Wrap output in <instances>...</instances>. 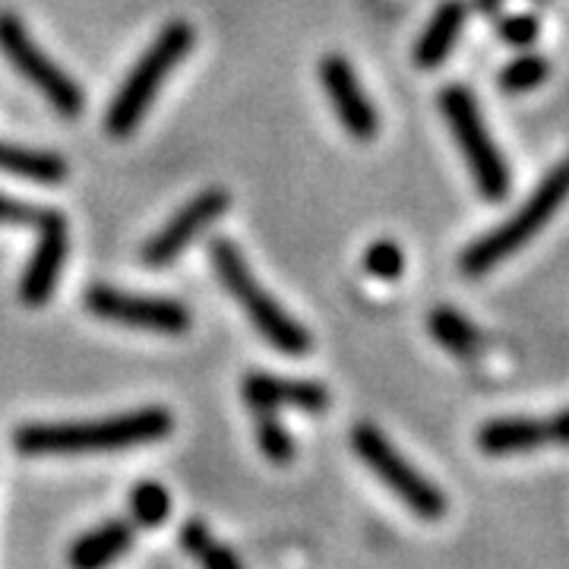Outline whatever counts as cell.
<instances>
[{
  "label": "cell",
  "instance_id": "obj_8",
  "mask_svg": "<svg viewBox=\"0 0 569 569\" xmlns=\"http://www.w3.org/2000/svg\"><path fill=\"white\" fill-rule=\"evenodd\" d=\"M82 305L92 317L108 323L162 332V336H181L190 329V310L171 298H149V295H130L111 284H92L82 295Z\"/></svg>",
  "mask_w": 569,
  "mask_h": 569
},
{
  "label": "cell",
  "instance_id": "obj_24",
  "mask_svg": "<svg viewBox=\"0 0 569 569\" xmlns=\"http://www.w3.org/2000/svg\"><path fill=\"white\" fill-rule=\"evenodd\" d=\"M41 212L44 209H36V206L20 203V200L0 193V224H39Z\"/></svg>",
  "mask_w": 569,
  "mask_h": 569
},
{
  "label": "cell",
  "instance_id": "obj_15",
  "mask_svg": "<svg viewBox=\"0 0 569 569\" xmlns=\"http://www.w3.org/2000/svg\"><path fill=\"white\" fill-rule=\"evenodd\" d=\"M130 545H133V526L123 519H111V522L77 538L70 545L67 563L70 569H104L111 567L121 553H127Z\"/></svg>",
  "mask_w": 569,
  "mask_h": 569
},
{
  "label": "cell",
  "instance_id": "obj_21",
  "mask_svg": "<svg viewBox=\"0 0 569 569\" xmlns=\"http://www.w3.org/2000/svg\"><path fill=\"white\" fill-rule=\"evenodd\" d=\"M257 443L263 449V456L276 466H284L295 459V440L284 430V425L276 415H260L257 418Z\"/></svg>",
  "mask_w": 569,
  "mask_h": 569
},
{
  "label": "cell",
  "instance_id": "obj_3",
  "mask_svg": "<svg viewBox=\"0 0 569 569\" xmlns=\"http://www.w3.org/2000/svg\"><path fill=\"white\" fill-rule=\"evenodd\" d=\"M209 257H212V269H216L224 291L238 301V307L247 313V320L257 326V332L269 346L282 355H307L310 351V332L282 305H276L269 298V291L257 282V276L250 272V266H247L238 247L219 238L209 247Z\"/></svg>",
  "mask_w": 569,
  "mask_h": 569
},
{
  "label": "cell",
  "instance_id": "obj_25",
  "mask_svg": "<svg viewBox=\"0 0 569 569\" xmlns=\"http://www.w3.org/2000/svg\"><path fill=\"white\" fill-rule=\"evenodd\" d=\"M545 430H548V443H553V447H569V408L550 415Z\"/></svg>",
  "mask_w": 569,
  "mask_h": 569
},
{
  "label": "cell",
  "instance_id": "obj_14",
  "mask_svg": "<svg viewBox=\"0 0 569 569\" xmlns=\"http://www.w3.org/2000/svg\"><path fill=\"white\" fill-rule=\"evenodd\" d=\"M468 7L462 0H447L437 7V13L430 17L425 26L421 39L415 44V63L421 70H433L447 61L449 51L456 48V41L462 36V26H466Z\"/></svg>",
  "mask_w": 569,
  "mask_h": 569
},
{
  "label": "cell",
  "instance_id": "obj_16",
  "mask_svg": "<svg viewBox=\"0 0 569 569\" xmlns=\"http://www.w3.org/2000/svg\"><path fill=\"white\" fill-rule=\"evenodd\" d=\"M0 171L36 183H61L70 168H67V159L58 156V152H44V149H29V146L0 140Z\"/></svg>",
  "mask_w": 569,
  "mask_h": 569
},
{
  "label": "cell",
  "instance_id": "obj_1",
  "mask_svg": "<svg viewBox=\"0 0 569 569\" xmlns=\"http://www.w3.org/2000/svg\"><path fill=\"white\" fill-rule=\"evenodd\" d=\"M174 430L168 408L149 406L111 415L102 421L77 425H26L13 443L22 456H86V452H121V449L156 443Z\"/></svg>",
  "mask_w": 569,
  "mask_h": 569
},
{
  "label": "cell",
  "instance_id": "obj_20",
  "mask_svg": "<svg viewBox=\"0 0 569 569\" xmlns=\"http://www.w3.org/2000/svg\"><path fill=\"white\" fill-rule=\"evenodd\" d=\"M130 512H133L137 526L159 529V526H164L168 512H171V497H168V490H164L159 481H142V485L133 488Z\"/></svg>",
  "mask_w": 569,
  "mask_h": 569
},
{
  "label": "cell",
  "instance_id": "obj_2",
  "mask_svg": "<svg viewBox=\"0 0 569 569\" xmlns=\"http://www.w3.org/2000/svg\"><path fill=\"white\" fill-rule=\"evenodd\" d=\"M569 200V156L567 162H560L553 171L545 174V181L531 190V197L519 206L507 222L497 224L493 231H488L485 238H478L475 244H468L459 257L462 272L478 279L488 276L490 269L503 263L507 257H512L516 250L529 244L531 238L548 228V222L563 209Z\"/></svg>",
  "mask_w": 569,
  "mask_h": 569
},
{
  "label": "cell",
  "instance_id": "obj_9",
  "mask_svg": "<svg viewBox=\"0 0 569 569\" xmlns=\"http://www.w3.org/2000/svg\"><path fill=\"white\" fill-rule=\"evenodd\" d=\"M231 197L224 193L222 187H209L203 193H197L187 206H181L168 222L142 244V263L152 266V269H162V266L174 263L187 247L193 244V238L206 231L209 224L216 222L219 216L228 212Z\"/></svg>",
  "mask_w": 569,
  "mask_h": 569
},
{
  "label": "cell",
  "instance_id": "obj_4",
  "mask_svg": "<svg viewBox=\"0 0 569 569\" xmlns=\"http://www.w3.org/2000/svg\"><path fill=\"white\" fill-rule=\"evenodd\" d=\"M190 48H193V29L183 20L168 22L162 32H159V39L146 48V54L127 73V80L121 82L118 96L108 104L104 130L114 140L130 137L140 127L146 111H149V104L156 102L162 82L168 80V73L190 54Z\"/></svg>",
  "mask_w": 569,
  "mask_h": 569
},
{
  "label": "cell",
  "instance_id": "obj_13",
  "mask_svg": "<svg viewBox=\"0 0 569 569\" xmlns=\"http://www.w3.org/2000/svg\"><path fill=\"white\" fill-rule=\"evenodd\" d=\"M475 440H478V449L485 456H522V452H535V449L545 447L548 430L535 418L512 415V418H490V421H485L478 427Z\"/></svg>",
  "mask_w": 569,
  "mask_h": 569
},
{
  "label": "cell",
  "instance_id": "obj_5",
  "mask_svg": "<svg viewBox=\"0 0 569 569\" xmlns=\"http://www.w3.org/2000/svg\"><path fill=\"white\" fill-rule=\"evenodd\" d=\"M440 111L447 118L452 137L459 142L462 156H466L468 171L475 178L478 193L497 203L503 200L509 190V164L503 152L497 149V142L490 137L488 123L481 118V108L475 102V96L466 86L449 82L440 89Z\"/></svg>",
  "mask_w": 569,
  "mask_h": 569
},
{
  "label": "cell",
  "instance_id": "obj_11",
  "mask_svg": "<svg viewBox=\"0 0 569 569\" xmlns=\"http://www.w3.org/2000/svg\"><path fill=\"white\" fill-rule=\"evenodd\" d=\"M39 244H36V253L26 266L20 282V298L22 305L41 307L51 301L54 288H58V279L63 272V260H67V241H70V231H67V219L61 212H41L39 219Z\"/></svg>",
  "mask_w": 569,
  "mask_h": 569
},
{
  "label": "cell",
  "instance_id": "obj_17",
  "mask_svg": "<svg viewBox=\"0 0 569 569\" xmlns=\"http://www.w3.org/2000/svg\"><path fill=\"white\" fill-rule=\"evenodd\" d=\"M427 329L437 339V346H443L456 358H475L481 351V332L456 307H437V310H430Z\"/></svg>",
  "mask_w": 569,
  "mask_h": 569
},
{
  "label": "cell",
  "instance_id": "obj_10",
  "mask_svg": "<svg viewBox=\"0 0 569 569\" xmlns=\"http://www.w3.org/2000/svg\"><path fill=\"white\" fill-rule=\"evenodd\" d=\"M320 82H323L326 96L336 108L339 121L355 140L370 142L380 130V114L373 102L367 99L365 86L358 80V73L351 70V63L342 54H326L320 61Z\"/></svg>",
  "mask_w": 569,
  "mask_h": 569
},
{
  "label": "cell",
  "instance_id": "obj_18",
  "mask_svg": "<svg viewBox=\"0 0 569 569\" xmlns=\"http://www.w3.org/2000/svg\"><path fill=\"white\" fill-rule=\"evenodd\" d=\"M183 550L200 563V569H244L238 563V557L231 553V550L219 545L206 526L200 522H190V526H183Z\"/></svg>",
  "mask_w": 569,
  "mask_h": 569
},
{
  "label": "cell",
  "instance_id": "obj_12",
  "mask_svg": "<svg viewBox=\"0 0 569 569\" xmlns=\"http://www.w3.org/2000/svg\"><path fill=\"white\" fill-rule=\"evenodd\" d=\"M244 402L257 415H276L282 408H301V411H323L329 406V392L310 380H288L272 373H247Z\"/></svg>",
  "mask_w": 569,
  "mask_h": 569
},
{
  "label": "cell",
  "instance_id": "obj_7",
  "mask_svg": "<svg viewBox=\"0 0 569 569\" xmlns=\"http://www.w3.org/2000/svg\"><path fill=\"white\" fill-rule=\"evenodd\" d=\"M0 51L7 54V61L13 63V70L32 82L51 102L58 114H63V118L80 114L86 99H82V89L77 86V80L67 77L61 67L41 51L17 13H0Z\"/></svg>",
  "mask_w": 569,
  "mask_h": 569
},
{
  "label": "cell",
  "instance_id": "obj_19",
  "mask_svg": "<svg viewBox=\"0 0 569 569\" xmlns=\"http://www.w3.org/2000/svg\"><path fill=\"white\" fill-rule=\"evenodd\" d=\"M550 77V63L541 58V54H522L516 61H509L503 70H500V89L509 92V96H522V92H531L538 89L541 82Z\"/></svg>",
  "mask_w": 569,
  "mask_h": 569
},
{
  "label": "cell",
  "instance_id": "obj_6",
  "mask_svg": "<svg viewBox=\"0 0 569 569\" xmlns=\"http://www.w3.org/2000/svg\"><path fill=\"white\" fill-rule=\"evenodd\" d=\"M351 447L383 485H387L415 516L425 522H437L447 512V497L430 478H425L418 468L408 462L399 449L389 443L383 430L373 425H358L351 430Z\"/></svg>",
  "mask_w": 569,
  "mask_h": 569
},
{
  "label": "cell",
  "instance_id": "obj_22",
  "mask_svg": "<svg viewBox=\"0 0 569 569\" xmlns=\"http://www.w3.org/2000/svg\"><path fill=\"white\" fill-rule=\"evenodd\" d=\"M365 269L373 279L396 282L406 272V253L396 241H373L365 253Z\"/></svg>",
  "mask_w": 569,
  "mask_h": 569
},
{
  "label": "cell",
  "instance_id": "obj_23",
  "mask_svg": "<svg viewBox=\"0 0 569 569\" xmlns=\"http://www.w3.org/2000/svg\"><path fill=\"white\" fill-rule=\"evenodd\" d=\"M497 32L512 48H531L535 39H538V32H541V26H538V20L531 13H512L507 20H500Z\"/></svg>",
  "mask_w": 569,
  "mask_h": 569
}]
</instances>
